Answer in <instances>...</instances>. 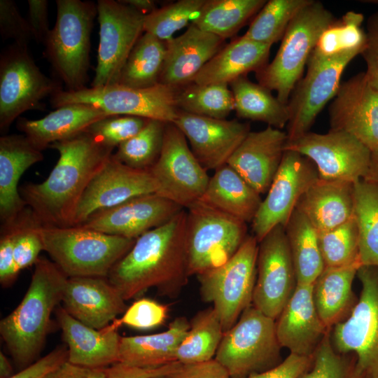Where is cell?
<instances>
[{"label": "cell", "instance_id": "cell-51", "mask_svg": "<svg viewBox=\"0 0 378 378\" xmlns=\"http://www.w3.org/2000/svg\"><path fill=\"white\" fill-rule=\"evenodd\" d=\"M366 29V43L360 55L366 62L367 79L378 91V12L369 17Z\"/></svg>", "mask_w": 378, "mask_h": 378}, {"label": "cell", "instance_id": "cell-26", "mask_svg": "<svg viewBox=\"0 0 378 378\" xmlns=\"http://www.w3.org/2000/svg\"><path fill=\"white\" fill-rule=\"evenodd\" d=\"M225 40L191 23L181 35L166 41V55L159 83L176 90L191 83L224 46Z\"/></svg>", "mask_w": 378, "mask_h": 378}, {"label": "cell", "instance_id": "cell-53", "mask_svg": "<svg viewBox=\"0 0 378 378\" xmlns=\"http://www.w3.org/2000/svg\"><path fill=\"white\" fill-rule=\"evenodd\" d=\"M181 363L175 361L155 368H140L120 362L106 368L105 378H158L165 377L176 370Z\"/></svg>", "mask_w": 378, "mask_h": 378}, {"label": "cell", "instance_id": "cell-35", "mask_svg": "<svg viewBox=\"0 0 378 378\" xmlns=\"http://www.w3.org/2000/svg\"><path fill=\"white\" fill-rule=\"evenodd\" d=\"M234 97V110L238 117L265 122L268 126L282 129L289 120L288 104L274 97L271 90L251 81L246 76L230 84Z\"/></svg>", "mask_w": 378, "mask_h": 378}, {"label": "cell", "instance_id": "cell-22", "mask_svg": "<svg viewBox=\"0 0 378 378\" xmlns=\"http://www.w3.org/2000/svg\"><path fill=\"white\" fill-rule=\"evenodd\" d=\"M173 123L184 134L194 155L206 171L226 164L251 132L248 123L237 120L213 118L181 110Z\"/></svg>", "mask_w": 378, "mask_h": 378}, {"label": "cell", "instance_id": "cell-25", "mask_svg": "<svg viewBox=\"0 0 378 378\" xmlns=\"http://www.w3.org/2000/svg\"><path fill=\"white\" fill-rule=\"evenodd\" d=\"M313 284H298L276 319V335L290 354L312 356L331 329L321 321L313 299Z\"/></svg>", "mask_w": 378, "mask_h": 378}, {"label": "cell", "instance_id": "cell-31", "mask_svg": "<svg viewBox=\"0 0 378 378\" xmlns=\"http://www.w3.org/2000/svg\"><path fill=\"white\" fill-rule=\"evenodd\" d=\"M270 48L244 36L235 38L206 63L192 83L229 85L249 72L256 73L267 64Z\"/></svg>", "mask_w": 378, "mask_h": 378}, {"label": "cell", "instance_id": "cell-43", "mask_svg": "<svg viewBox=\"0 0 378 378\" xmlns=\"http://www.w3.org/2000/svg\"><path fill=\"white\" fill-rule=\"evenodd\" d=\"M363 14L349 11L335 20L321 35L309 57L326 58L352 50H363L366 32L361 25Z\"/></svg>", "mask_w": 378, "mask_h": 378}, {"label": "cell", "instance_id": "cell-60", "mask_svg": "<svg viewBox=\"0 0 378 378\" xmlns=\"http://www.w3.org/2000/svg\"><path fill=\"white\" fill-rule=\"evenodd\" d=\"M13 368L7 357L3 352H0V378H9L11 377Z\"/></svg>", "mask_w": 378, "mask_h": 378}, {"label": "cell", "instance_id": "cell-23", "mask_svg": "<svg viewBox=\"0 0 378 378\" xmlns=\"http://www.w3.org/2000/svg\"><path fill=\"white\" fill-rule=\"evenodd\" d=\"M124 298L107 278L69 277L64 289L62 307L72 317L101 330L127 309Z\"/></svg>", "mask_w": 378, "mask_h": 378}, {"label": "cell", "instance_id": "cell-19", "mask_svg": "<svg viewBox=\"0 0 378 378\" xmlns=\"http://www.w3.org/2000/svg\"><path fill=\"white\" fill-rule=\"evenodd\" d=\"M112 155L84 191L75 210L72 226L82 225L99 211L139 195L156 193L157 186L149 170L131 168Z\"/></svg>", "mask_w": 378, "mask_h": 378}, {"label": "cell", "instance_id": "cell-27", "mask_svg": "<svg viewBox=\"0 0 378 378\" xmlns=\"http://www.w3.org/2000/svg\"><path fill=\"white\" fill-rule=\"evenodd\" d=\"M55 315L68 349V362L88 368H105L119 362L120 337L111 323L97 330L68 314L62 306Z\"/></svg>", "mask_w": 378, "mask_h": 378}, {"label": "cell", "instance_id": "cell-16", "mask_svg": "<svg viewBox=\"0 0 378 378\" xmlns=\"http://www.w3.org/2000/svg\"><path fill=\"white\" fill-rule=\"evenodd\" d=\"M359 51L344 52L326 58L309 57L306 75L295 85L288 102V140L309 132L318 114L336 95L341 77Z\"/></svg>", "mask_w": 378, "mask_h": 378}, {"label": "cell", "instance_id": "cell-57", "mask_svg": "<svg viewBox=\"0 0 378 378\" xmlns=\"http://www.w3.org/2000/svg\"><path fill=\"white\" fill-rule=\"evenodd\" d=\"M28 23L32 38L45 43L50 31L48 22V2L46 0H29Z\"/></svg>", "mask_w": 378, "mask_h": 378}, {"label": "cell", "instance_id": "cell-44", "mask_svg": "<svg viewBox=\"0 0 378 378\" xmlns=\"http://www.w3.org/2000/svg\"><path fill=\"white\" fill-rule=\"evenodd\" d=\"M167 124L149 120L139 132L117 147L113 157L131 168L149 170L160 155Z\"/></svg>", "mask_w": 378, "mask_h": 378}, {"label": "cell", "instance_id": "cell-9", "mask_svg": "<svg viewBox=\"0 0 378 378\" xmlns=\"http://www.w3.org/2000/svg\"><path fill=\"white\" fill-rule=\"evenodd\" d=\"M186 211L190 276H198L226 262L248 236L246 223L199 200Z\"/></svg>", "mask_w": 378, "mask_h": 378}, {"label": "cell", "instance_id": "cell-40", "mask_svg": "<svg viewBox=\"0 0 378 378\" xmlns=\"http://www.w3.org/2000/svg\"><path fill=\"white\" fill-rule=\"evenodd\" d=\"M176 349V360L183 364L210 360L216 355L224 332L213 307L197 313Z\"/></svg>", "mask_w": 378, "mask_h": 378}, {"label": "cell", "instance_id": "cell-8", "mask_svg": "<svg viewBox=\"0 0 378 378\" xmlns=\"http://www.w3.org/2000/svg\"><path fill=\"white\" fill-rule=\"evenodd\" d=\"M258 243L253 235H248L226 262L197 276L201 298L213 304L224 332L251 305L257 276Z\"/></svg>", "mask_w": 378, "mask_h": 378}, {"label": "cell", "instance_id": "cell-3", "mask_svg": "<svg viewBox=\"0 0 378 378\" xmlns=\"http://www.w3.org/2000/svg\"><path fill=\"white\" fill-rule=\"evenodd\" d=\"M67 279L52 260L39 258L22 300L1 320V337L18 366L25 368L40 354Z\"/></svg>", "mask_w": 378, "mask_h": 378}, {"label": "cell", "instance_id": "cell-20", "mask_svg": "<svg viewBox=\"0 0 378 378\" xmlns=\"http://www.w3.org/2000/svg\"><path fill=\"white\" fill-rule=\"evenodd\" d=\"M330 130L346 132L378 150V91L359 73L341 83L329 106Z\"/></svg>", "mask_w": 378, "mask_h": 378}, {"label": "cell", "instance_id": "cell-15", "mask_svg": "<svg viewBox=\"0 0 378 378\" xmlns=\"http://www.w3.org/2000/svg\"><path fill=\"white\" fill-rule=\"evenodd\" d=\"M97 8L99 43L92 88L118 83L131 50L144 33L146 16L121 1L99 0Z\"/></svg>", "mask_w": 378, "mask_h": 378}, {"label": "cell", "instance_id": "cell-1", "mask_svg": "<svg viewBox=\"0 0 378 378\" xmlns=\"http://www.w3.org/2000/svg\"><path fill=\"white\" fill-rule=\"evenodd\" d=\"M187 211L138 237L111 270L107 279L125 300L156 288L169 298L178 295L190 276L186 245Z\"/></svg>", "mask_w": 378, "mask_h": 378}, {"label": "cell", "instance_id": "cell-62", "mask_svg": "<svg viewBox=\"0 0 378 378\" xmlns=\"http://www.w3.org/2000/svg\"><path fill=\"white\" fill-rule=\"evenodd\" d=\"M363 2H368V3H370V4H378V0L363 1Z\"/></svg>", "mask_w": 378, "mask_h": 378}, {"label": "cell", "instance_id": "cell-61", "mask_svg": "<svg viewBox=\"0 0 378 378\" xmlns=\"http://www.w3.org/2000/svg\"><path fill=\"white\" fill-rule=\"evenodd\" d=\"M370 180L378 182V150L372 152Z\"/></svg>", "mask_w": 378, "mask_h": 378}, {"label": "cell", "instance_id": "cell-24", "mask_svg": "<svg viewBox=\"0 0 378 378\" xmlns=\"http://www.w3.org/2000/svg\"><path fill=\"white\" fill-rule=\"evenodd\" d=\"M287 140L286 132L271 126L250 132L227 164L257 192L263 194L280 167Z\"/></svg>", "mask_w": 378, "mask_h": 378}, {"label": "cell", "instance_id": "cell-37", "mask_svg": "<svg viewBox=\"0 0 378 378\" xmlns=\"http://www.w3.org/2000/svg\"><path fill=\"white\" fill-rule=\"evenodd\" d=\"M267 1L205 0L192 24L225 40L234 36Z\"/></svg>", "mask_w": 378, "mask_h": 378}, {"label": "cell", "instance_id": "cell-54", "mask_svg": "<svg viewBox=\"0 0 378 378\" xmlns=\"http://www.w3.org/2000/svg\"><path fill=\"white\" fill-rule=\"evenodd\" d=\"M14 236L9 227H1L0 282L2 286L11 285L18 275L13 258Z\"/></svg>", "mask_w": 378, "mask_h": 378}, {"label": "cell", "instance_id": "cell-56", "mask_svg": "<svg viewBox=\"0 0 378 378\" xmlns=\"http://www.w3.org/2000/svg\"><path fill=\"white\" fill-rule=\"evenodd\" d=\"M163 378H230L227 371L216 360L183 364Z\"/></svg>", "mask_w": 378, "mask_h": 378}, {"label": "cell", "instance_id": "cell-4", "mask_svg": "<svg viewBox=\"0 0 378 378\" xmlns=\"http://www.w3.org/2000/svg\"><path fill=\"white\" fill-rule=\"evenodd\" d=\"M45 251L69 277H105L132 248L136 239L82 225L39 228Z\"/></svg>", "mask_w": 378, "mask_h": 378}, {"label": "cell", "instance_id": "cell-50", "mask_svg": "<svg viewBox=\"0 0 378 378\" xmlns=\"http://www.w3.org/2000/svg\"><path fill=\"white\" fill-rule=\"evenodd\" d=\"M0 33L3 38L13 39L22 46H27L33 39L27 20L20 15L11 0H0Z\"/></svg>", "mask_w": 378, "mask_h": 378}, {"label": "cell", "instance_id": "cell-36", "mask_svg": "<svg viewBox=\"0 0 378 378\" xmlns=\"http://www.w3.org/2000/svg\"><path fill=\"white\" fill-rule=\"evenodd\" d=\"M285 230L298 284H313L325 267L317 230L298 208L293 212Z\"/></svg>", "mask_w": 378, "mask_h": 378}, {"label": "cell", "instance_id": "cell-45", "mask_svg": "<svg viewBox=\"0 0 378 378\" xmlns=\"http://www.w3.org/2000/svg\"><path fill=\"white\" fill-rule=\"evenodd\" d=\"M318 241L325 267H341L360 262L358 231L355 216L335 228L318 232Z\"/></svg>", "mask_w": 378, "mask_h": 378}, {"label": "cell", "instance_id": "cell-14", "mask_svg": "<svg viewBox=\"0 0 378 378\" xmlns=\"http://www.w3.org/2000/svg\"><path fill=\"white\" fill-rule=\"evenodd\" d=\"M149 172L156 193L185 209L201 198L210 178L173 122L167 124L160 155Z\"/></svg>", "mask_w": 378, "mask_h": 378}, {"label": "cell", "instance_id": "cell-11", "mask_svg": "<svg viewBox=\"0 0 378 378\" xmlns=\"http://www.w3.org/2000/svg\"><path fill=\"white\" fill-rule=\"evenodd\" d=\"M361 291L349 315L330 330L341 354H352L364 378H378V267L362 265L356 274Z\"/></svg>", "mask_w": 378, "mask_h": 378}, {"label": "cell", "instance_id": "cell-38", "mask_svg": "<svg viewBox=\"0 0 378 378\" xmlns=\"http://www.w3.org/2000/svg\"><path fill=\"white\" fill-rule=\"evenodd\" d=\"M165 55L166 42L144 32L131 50L117 84L136 88L158 84Z\"/></svg>", "mask_w": 378, "mask_h": 378}, {"label": "cell", "instance_id": "cell-18", "mask_svg": "<svg viewBox=\"0 0 378 378\" xmlns=\"http://www.w3.org/2000/svg\"><path fill=\"white\" fill-rule=\"evenodd\" d=\"M318 178L317 169L309 158L285 150L267 195L251 222L258 242L275 227H286L300 197Z\"/></svg>", "mask_w": 378, "mask_h": 378}, {"label": "cell", "instance_id": "cell-17", "mask_svg": "<svg viewBox=\"0 0 378 378\" xmlns=\"http://www.w3.org/2000/svg\"><path fill=\"white\" fill-rule=\"evenodd\" d=\"M258 243L252 304L276 320L298 285L285 227H275Z\"/></svg>", "mask_w": 378, "mask_h": 378}, {"label": "cell", "instance_id": "cell-7", "mask_svg": "<svg viewBox=\"0 0 378 378\" xmlns=\"http://www.w3.org/2000/svg\"><path fill=\"white\" fill-rule=\"evenodd\" d=\"M276 320L253 304L224 332L215 355L230 378H245L273 368L281 358Z\"/></svg>", "mask_w": 378, "mask_h": 378}, {"label": "cell", "instance_id": "cell-12", "mask_svg": "<svg viewBox=\"0 0 378 378\" xmlns=\"http://www.w3.org/2000/svg\"><path fill=\"white\" fill-rule=\"evenodd\" d=\"M31 57L27 46L14 43L0 58V130H8L22 113L38 108L42 99L61 90Z\"/></svg>", "mask_w": 378, "mask_h": 378}, {"label": "cell", "instance_id": "cell-49", "mask_svg": "<svg viewBox=\"0 0 378 378\" xmlns=\"http://www.w3.org/2000/svg\"><path fill=\"white\" fill-rule=\"evenodd\" d=\"M167 316V306L148 298H141L135 301L120 318L115 319L111 325L116 329L124 324L135 329L148 330L160 326Z\"/></svg>", "mask_w": 378, "mask_h": 378}, {"label": "cell", "instance_id": "cell-46", "mask_svg": "<svg viewBox=\"0 0 378 378\" xmlns=\"http://www.w3.org/2000/svg\"><path fill=\"white\" fill-rule=\"evenodd\" d=\"M205 0H179L158 8L146 15L144 32L168 41L196 17Z\"/></svg>", "mask_w": 378, "mask_h": 378}, {"label": "cell", "instance_id": "cell-5", "mask_svg": "<svg viewBox=\"0 0 378 378\" xmlns=\"http://www.w3.org/2000/svg\"><path fill=\"white\" fill-rule=\"evenodd\" d=\"M335 21L321 2L312 0L290 22L274 59L256 72L258 83L288 104L321 35Z\"/></svg>", "mask_w": 378, "mask_h": 378}, {"label": "cell", "instance_id": "cell-21", "mask_svg": "<svg viewBox=\"0 0 378 378\" xmlns=\"http://www.w3.org/2000/svg\"><path fill=\"white\" fill-rule=\"evenodd\" d=\"M184 209L157 193L139 195L92 214L82 226L108 234L136 239Z\"/></svg>", "mask_w": 378, "mask_h": 378}, {"label": "cell", "instance_id": "cell-58", "mask_svg": "<svg viewBox=\"0 0 378 378\" xmlns=\"http://www.w3.org/2000/svg\"><path fill=\"white\" fill-rule=\"evenodd\" d=\"M106 368H88L66 362L46 378H105Z\"/></svg>", "mask_w": 378, "mask_h": 378}, {"label": "cell", "instance_id": "cell-55", "mask_svg": "<svg viewBox=\"0 0 378 378\" xmlns=\"http://www.w3.org/2000/svg\"><path fill=\"white\" fill-rule=\"evenodd\" d=\"M312 356L290 354L272 369L245 378H299L310 366Z\"/></svg>", "mask_w": 378, "mask_h": 378}, {"label": "cell", "instance_id": "cell-2", "mask_svg": "<svg viewBox=\"0 0 378 378\" xmlns=\"http://www.w3.org/2000/svg\"><path fill=\"white\" fill-rule=\"evenodd\" d=\"M49 148L59 155L57 164L44 181L22 186L20 194L42 225L70 227L84 191L113 149L98 143L85 131Z\"/></svg>", "mask_w": 378, "mask_h": 378}, {"label": "cell", "instance_id": "cell-52", "mask_svg": "<svg viewBox=\"0 0 378 378\" xmlns=\"http://www.w3.org/2000/svg\"><path fill=\"white\" fill-rule=\"evenodd\" d=\"M67 361V347L57 346L9 378H46Z\"/></svg>", "mask_w": 378, "mask_h": 378}, {"label": "cell", "instance_id": "cell-42", "mask_svg": "<svg viewBox=\"0 0 378 378\" xmlns=\"http://www.w3.org/2000/svg\"><path fill=\"white\" fill-rule=\"evenodd\" d=\"M312 0H270L251 22L244 37L270 45L281 40L290 22Z\"/></svg>", "mask_w": 378, "mask_h": 378}, {"label": "cell", "instance_id": "cell-63", "mask_svg": "<svg viewBox=\"0 0 378 378\" xmlns=\"http://www.w3.org/2000/svg\"><path fill=\"white\" fill-rule=\"evenodd\" d=\"M163 377H158V378H163Z\"/></svg>", "mask_w": 378, "mask_h": 378}, {"label": "cell", "instance_id": "cell-13", "mask_svg": "<svg viewBox=\"0 0 378 378\" xmlns=\"http://www.w3.org/2000/svg\"><path fill=\"white\" fill-rule=\"evenodd\" d=\"M285 150L295 151L309 158L323 180L355 183L370 177L372 151L342 131L309 132L296 139L287 140Z\"/></svg>", "mask_w": 378, "mask_h": 378}, {"label": "cell", "instance_id": "cell-34", "mask_svg": "<svg viewBox=\"0 0 378 378\" xmlns=\"http://www.w3.org/2000/svg\"><path fill=\"white\" fill-rule=\"evenodd\" d=\"M190 324L185 317L176 318L166 331L146 335L120 337L119 362L140 368H155L175 362L177 348Z\"/></svg>", "mask_w": 378, "mask_h": 378}, {"label": "cell", "instance_id": "cell-30", "mask_svg": "<svg viewBox=\"0 0 378 378\" xmlns=\"http://www.w3.org/2000/svg\"><path fill=\"white\" fill-rule=\"evenodd\" d=\"M296 208L318 232L335 228L354 216V183L318 178L300 197Z\"/></svg>", "mask_w": 378, "mask_h": 378}, {"label": "cell", "instance_id": "cell-39", "mask_svg": "<svg viewBox=\"0 0 378 378\" xmlns=\"http://www.w3.org/2000/svg\"><path fill=\"white\" fill-rule=\"evenodd\" d=\"M354 216L361 266L378 267V182L360 179L354 183Z\"/></svg>", "mask_w": 378, "mask_h": 378}, {"label": "cell", "instance_id": "cell-10", "mask_svg": "<svg viewBox=\"0 0 378 378\" xmlns=\"http://www.w3.org/2000/svg\"><path fill=\"white\" fill-rule=\"evenodd\" d=\"M176 90L158 83L146 88L114 84L85 88L76 91L59 90L50 97L54 108L83 104L95 106L109 115H132L174 122L179 109Z\"/></svg>", "mask_w": 378, "mask_h": 378}, {"label": "cell", "instance_id": "cell-47", "mask_svg": "<svg viewBox=\"0 0 378 378\" xmlns=\"http://www.w3.org/2000/svg\"><path fill=\"white\" fill-rule=\"evenodd\" d=\"M299 378H364L352 354L334 348L328 332L312 356L308 369Z\"/></svg>", "mask_w": 378, "mask_h": 378}, {"label": "cell", "instance_id": "cell-48", "mask_svg": "<svg viewBox=\"0 0 378 378\" xmlns=\"http://www.w3.org/2000/svg\"><path fill=\"white\" fill-rule=\"evenodd\" d=\"M149 119L132 115H109L90 125L85 131L98 143L114 149L139 132Z\"/></svg>", "mask_w": 378, "mask_h": 378}, {"label": "cell", "instance_id": "cell-6", "mask_svg": "<svg viewBox=\"0 0 378 378\" xmlns=\"http://www.w3.org/2000/svg\"><path fill=\"white\" fill-rule=\"evenodd\" d=\"M56 4V22L44 43L46 55L67 90H79L88 82L97 6L80 0H57Z\"/></svg>", "mask_w": 378, "mask_h": 378}, {"label": "cell", "instance_id": "cell-41", "mask_svg": "<svg viewBox=\"0 0 378 378\" xmlns=\"http://www.w3.org/2000/svg\"><path fill=\"white\" fill-rule=\"evenodd\" d=\"M176 99L181 111L217 119H225L234 108L232 92L224 83H191L176 90Z\"/></svg>", "mask_w": 378, "mask_h": 378}, {"label": "cell", "instance_id": "cell-32", "mask_svg": "<svg viewBox=\"0 0 378 378\" xmlns=\"http://www.w3.org/2000/svg\"><path fill=\"white\" fill-rule=\"evenodd\" d=\"M199 201L248 223L252 222L262 200L260 194L226 164L215 170Z\"/></svg>", "mask_w": 378, "mask_h": 378}, {"label": "cell", "instance_id": "cell-59", "mask_svg": "<svg viewBox=\"0 0 378 378\" xmlns=\"http://www.w3.org/2000/svg\"><path fill=\"white\" fill-rule=\"evenodd\" d=\"M121 1L144 15H148L158 8L155 1L153 0H122Z\"/></svg>", "mask_w": 378, "mask_h": 378}, {"label": "cell", "instance_id": "cell-28", "mask_svg": "<svg viewBox=\"0 0 378 378\" xmlns=\"http://www.w3.org/2000/svg\"><path fill=\"white\" fill-rule=\"evenodd\" d=\"M43 160L42 151L36 148L24 134L1 136V227L12 223L27 207L20 194L18 183L28 168Z\"/></svg>", "mask_w": 378, "mask_h": 378}, {"label": "cell", "instance_id": "cell-29", "mask_svg": "<svg viewBox=\"0 0 378 378\" xmlns=\"http://www.w3.org/2000/svg\"><path fill=\"white\" fill-rule=\"evenodd\" d=\"M108 116L105 111L89 104H68L41 119L20 118L17 127L36 148L43 151L52 144L74 136Z\"/></svg>", "mask_w": 378, "mask_h": 378}, {"label": "cell", "instance_id": "cell-33", "mask_svg": "<svg viewBox=\"0 0 378 378\" xmlns=\"http://www.w3.org/2000/svg\"><path fill=\"white\" fill-rule=\"evenodd\" d=\"M360 266V262H356L341 267H324L314 282V304L328 328L344 320L354 307L358 300L352 284Z\"/></svg>", "mask_w": 378, "mask_h": 378}]
</instances>
